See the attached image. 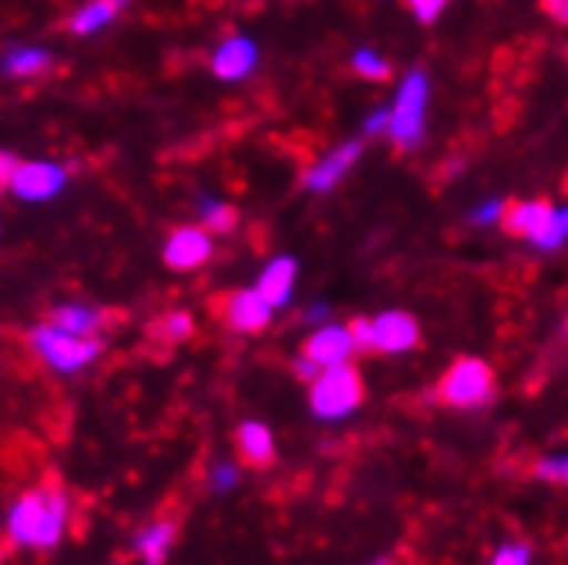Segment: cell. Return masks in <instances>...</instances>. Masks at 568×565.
<instances>
[{
  "label": "cell",
  "mask_w": 568,
  "mask_h": 565,
  "mask_svg": "<svg viewBox=\"0 0 568 565\" xmlns=\"http://www.w3.org/2000/svg\"><path fill=\"white\" fill-rule=\"evenodd\" d=\"M425 100H428V79L422 69H415L408 79L400 83L397 103L390 110V124L387 134L400 148H418L425 134Z\"/></svg>",
  "instance_id": "277c9868"
},
{
  "label": "cell",
  "mask_w": 568,
  "mask_h": 565,
  "mask_svg": "<svg viewBox=\"0 0 568 565\" xmlns=\"http://www.w3.org/2000/svg\"><path fill=\"white\" fill-rule=\"evenodd\" d=\"M210 480H213V487L220 494H230L236 483H240V466L236 463H216L213 473H210Z\"/></svg>",
  "instance_id": "484cf974"
},
{
  "label": "cell",
  "mask_w": 568,
  "mask_h": 565,
  "mask_svg": "<svg viewBox=\"0 0 568 565\" xmlns=\"http://www.w3.org/2000/svg\"><path fill=\"white\" fill-rule=\"evenodd\" d=\"M271 312H274V305L257 289L233 292L223 302V319L230 322V330H236V333H261L271 322Z\"/></svg>",
  "instance_id": "52a82bcc"
},
{
  "label": "cell",
  "mask_w": 568,
  "mask_h": 565,
  "mask_svg": "<svg viewBox=\"0 0 568 565\" xmlns=\"http://www.w3.org/2000/svg\"><path fill=\"white\" fill-rule=\"evenodd\" d=\"M34 350L42 353V360L49 363L52 371L59 374H72V371H83L87 363H93L100 356V343L93 336H75V333H65L59 326H42L34 330L31 336Z\"/></svg>",
  "instance_id": "5b68a950"
},
{
  "label": "cell",
  "mask_w": 568,
  "mask_h": 565,
  "mask_svg": "<svg viewBox=\"0 0 568 565\" xmlns=\"http://www.w3.org/2000/svg\"><path fill=\"white\" fill-rule=\"evenodd\" d=\"M545 11H548L555 21L568 24V0H545Z\"/></svg>",
  "instance_id": "d6a6232c"
},
{
  "label": "cell",
  "mask_w": 568,
  "mask_h": 565,
  "mask_svg": "<svg viewBox=\"0 0 568 565\" xmlns=\"http://www.w3.org/2000/svg\"><path fill=\"white\" fill-rule=\"evenodd\" d=\"M128 8V0H90L87 8H79L72 14V34H93L100 28H106L120 11Z\"/></svg>",
  "instance_id": "e0dca14e"
},
{
  "label": "cell",
  "mask_w": 568,
  "mask_h": 565,
  "mask_svg": "<svg viewBox=\"0 0 568 565\" xmlns=\"http://www.w3.org/2000/svg\"><path fill=\"white\" fill-rule=\"evenodd\" d=\"M359 401H363V381L349 363L326 367L312 381L308 405H312V415L322 422H339V418L353 415L359 408Z\"/></svg>",
  "instance_id": "7a4b0ae2"
},
{
  "label": "cell",
  "mask_w": 568,
  "mask_h": 565,
  "mask_svg": "<svg viewBox=\"0 0 568 565\" xmlns=\"http://www.w3.org/2000/svg\"><path fill=\"white\" fill-rule=\"evenodd\" d=\"M438 397L449 408H483L494 401V371L476 356L456 360L438 384Z\"/></svg>",
  "instance_id": "3957f363"
},
{
  "label": "cell",
  "mask_w": 568,
  "mask_h": 565,
  "mask_svg": "<svg viewBox=\"0 0 568 565\" xmlns=\"http://www.w3.org/2000/svg\"><path fill=\"white\" fill-rule=\"evenodd\" d=\"M213 254V240L206 230L199 226H182L169 236L165 244V264L175 268V271H192L199 264H206Z\"/></svg>",
  "instance_id": "ba28073f"
},
{
  "label": "cell",
  "mask_w": 568,
  "mask_h": 565,
  "mask_svg": "<svg viewBox=\"0 0 568 565\" xmlns=\"http://www.w3.org/2000/svg\"><path fill=\"white\" fill-rule=\"evenodd\" d=\"M254 69H257V46L251 38H230V42H223L213 56V72L220 79H226V83L251 75Z\"/></svg>",
  "instance_id": "8fae6325"
},
{
  "label": "cell",
  "mask_w": 568,
  "mask_h": 565,
  "mask_svg": "<svg viewBox=\"0 0 568 565\" xmlns=\"http://www.w3.org/2000/svg\"><path fill=\"white\" fill-rule=\"evenodd\" d=\"M295 271H298L295 258H274V261L264 268L261 281H257V292H261L274 309L284 305V302L292 299V289H295Z\"/></svg>",
  "instance_id": "4fadbf2b"
},
{
  "label": "cell",
  "mask_w": 568,
  "mask_h": 565,
  "mask_svg": "<svg viewBox=\"0 0 568 565\" xmlns=\"http://www.w3.org/2000/svg\"><path fill=\"white\" fill-rule=\"evenodd\" d=\"M14 172H18V158H14V154H8V151H0V192L11 189Z\"/></svg>",
  "instance_id": "f546056e"
},
{
  "label": "cell",
  "mask_w": 568,
  "mask_h": 565,
  "mask_svg": "<svg viewBox=\"0 0 568 565\" xmlns=\"http://www.w3.org/2000/svg\"><path fill=\"white\" fill-rule=\"evenodd\" d=\"M408 4H412V11L418 14L422 24H432V21H438L445 0H408Z\"/></svg>",
  "instance_id": "83f0119b"
},
{
  "label": "cell",
  "mask_w": 568,
  "mask_h": 565,
  "mask_svg": "<svg viewBox=\"0 0 568 565\" xmlns=\"http://www.w3.org/2000/svg\"><path fill=\"white\" fill-rule=\"evenodd\" d=\"M236 446H240V456L251 466H267L274 460V435L261 422H243L236 432Z\"/></svg>",
  "instance_id": "9a60e30c"
},
{
  "label": "cell",
  "mask_w": 568,
  "mask_h": 565,
  "mask_svg": "<svg viewBox=\"0 0 568 565\" xmlns=\"http://www.w3.org/2000/svg\"><path fill=\"white\" fill-rule=\"evenodd\" d=\"M69 172L62 165H52V161H18V172L11 189L28 199V203H42V199H52L65 189Z\"/></svg>",
  "instance_id": "8992f818"
},
{
  "label": "cell",
  "mask_w": 568,
  "mask_h": 565,
  "mask_svg": "<svg viewBox=\"0 0 568 565\" xmlns=\"http://www.w3.org/2000/svg\"><path fill=\"white\" fill-rule=\"evenodd\" d=\"M390 124V110H374L367 120H363V134H377Z\"/></svg>",
  "instance_id": "4dcf8cb0"
},
{
  "label": "cell",
  "mask_w": 568,
  "mask_h": 565,
  "mask_svg": "<svg viewBox=\"0 0 568 565\" xmlns=\"http://www.w3.org/2000/svg\"><path fill=\"white\" fill-rule=\"evenodd\" d=\"M305 319H308V322H326V319H329V305H312V309L305 312Z\"/></svg>",
  "instance_id": "836d02e7"
},
{
  "label": "cell",
  "mask_w": 568,
  "mask_h": 565,
  "mask_svg": "<svg viewBox=\"0 0 568 565\" xmlns=\"http://www.w3.org/2000/svg\"><path fill=\"white\" fill-rule=\"evenodd\" d=\"M371 565H390V558H377V562H371Z\"/></svg>",
  "instance_id": "e575fe53"
},
{
  "label": "cell",
  "mask_w": 568,
  "mask_h": 565,
  "mask_svg": "<svg viewBox=\"0 0 568 565\" xmlns=\"http://www.w3.org/2000/svg\"><path fill=\"white\" fill-rule=\"evenodd\" d=\"M356 346H353V336H349V330H343V326H322L318 333H312L308 340H305V356H312L322 371L326 367H336V363H349V353H353Z\"/></svg>",
  "instance_id": "30bf717a"
},
{
  "label": "cell",
  "mask_w": 568,
  "mask_h": 565,
  "mask_svg": "<svg viewBox=\"0 0 568 565\" xmlns=\"http://www.w3.org/2000/svg\"><path fill=\"white\" fill-rule=\"evenodd\" d=\"M103 322V312L90 309V305H59L52 312V326L65 330V333H75V336H93Z\"/></svg>",
  "instance_id": "d6986e66"
},
{
  "label": "cell",
  "mask_w": 568,
  "mask_h": 565,
  "mask_svg": "<svg viewBox=\"0 0 568 565\" xmlns=\"http://www.w3.org/2000/svg\"><path fill=\"white\" fill-rule=\"evenodd\" d=\"M356 158H359V141L339 144L333 154L322 158L318 165L305 175V185H308L312 192H329V189H336V182L356 165Z\"/></svg>",
  "instance_id": "7c38bea8"
},
{
  "label": "cell",
  "mask_w": 568,
  "mask_h": 565,
  "mask_svg": "<svg viewBox=\"0 0 568 565\" xmlns=\"http://www.w3.org/2000/svg\"><path fill=\"white\" fill-rule=\"evenodd\" d=\"M500 213H504V199H486L483 206L473 210V223H476V226H486V223H494Z\"/></svg>",
  "instance_id": "f1b7e54d"
},
{
  "label": "cell",
  "mask_w": 568,
  "mask_h": 565,
  "mask_svg": "<svg viewBox=\"0 0 568 565\" xmlns=\"http://www.w3.org/2000/svg\"><path fill=\"white\" fill-rule=\"evenodd\" d=\"M69 524V501L59 487L31 491L14 501L8 514V532L18 545L28 548H55Z\"/></svg>",
  "instance_id": "6da1fadb"
},
{
  "label": "cell",
  "mask_w": 568,
  "mask_h": 565,
  "mask_svg": "<svg viewBox=\"0 0 568 565\" xmlns=\"http://www.w3.org/2000/svg\"><path fill=\"white\" fill-rule=\"evenodd\" d=\"M199 216L210 233H230L236 226V210L226 203H216V199H199Z\"/></svg>",
  "instance_id": "ffe728a7"
},
{
  "label": "cell",
  "mask_w": 568,
  "mask_h": 565,
  "mask_svg": "<svg viewBox=\"0 0 568 565\" xmlns=\"http://www.w3.org/2000/svg\"><path fill=\"white\" fill-rule=\"evenodd\" d=\"M349 336H353V346L356 350H374V326L371 319H356L349 326Z\"/></svg>",
  "instance_id": "4316f807"
},
{
  "label": "cell",
  "mask_w": 568,
  "mask_h": 565,
  "mask_svg": "<svg viewBox=\"0 0 568 565\" xmlns=\"http://www.w3.org/2000/svg\"><path fill=\"white\" fill-rule=\"evenodd\" d=\"M531 558H535L531 545H524V542H507V545H500V548L494 552L490 565H531Z\"/></svg>",
  "instance_id": "d4e9b609"
},
{
  "label": "cell",
  "mask_w": 568,
  "mask_h": 565,
  "mask_svg": "<svg viewBox=\"0 0 568 565\" xmlns=\"http://www.w3.org/2000/svg\"><path fill=\"white\" fill-rule=\"evenodd\" d=\"M154 336H161L165 343H182L192 336V315L185 312H169L165 319L154 322Z\"/></svg>",
  "instance_id": "44dd1931"
},
{
  "label": "cell",
  "mask_w": 568,
  "mask_h": 565,
  "mask_svg": "<svg viewBox=\"0 0 568 565\" xmlns=\"http://www.w3.org/2000/svg\"><path fill=\"white\" fill-rule=\"evenodd\" d=\"M49 65H52V56L38 46H14L4 52V59H0V69L14 79H31L38 72H45Z\"/></svg>",
  "instance_id": "2e32d148"
},
{
  "label": "cell",
  "mask_w": 568,
  "mask_h": 565,
  "mask_svg": "<svg viewBox=\"0 0 568 565\" xmlns=\"http://www.w3.org/2000/svg\"><path fill=\"white\" fill-rule=\"evenodd\" d=\"M374 326V350L381 353H408L418 346V322L408 312H384L371 319Z\"/></svg>",
  "instance_id": "9c48e42d"
},
{
  "label": "cell",
  "mask_w": 568,
  "mask_h": 565,
  "mask_svg": "<svg viewBox=\"0 0 568 565\" xmlns=\"http://www.w3.org/2000/svg\"><path fill=\"white\" fill-rule=\"evenodd\" d=\"M568 240V210H555L551 213V220H548V226L531 240L535 248H541V251H555V248H561Z\"/></svg>",
  "instance_id": "7402d4cb"
},
{
  "label": "cell",
  "mask_w": 568,
  "mask_h": 565,
  "mask_svg": "<svg viewBox=\"0 0 568 565\" xmlns=\"http://www.w3.org/2000/svg\"><path fill=\"white\" fill-rule=\"evenodd\" d=\"M353 69H356L359 75H367V79H387V75H390V65H387L377 52H371V49H359V52L353 56Z\"/></svg>",
  "instance_id": "cb8c5ba5"
},
{
  "label": "cell",
  "mask_w": 568,
  "mask_h": 565,
  "mask_svg": "<svg viewBox=\"0 0 568 565\" xmlns=\"http://www.w3.org/2000/svg\"><path fill=\"white\" fill-rule=\"evenodd\" d=\"M551 206L548 203H517L510 213H507V230L510 233H517V236H527V240H535L545 226H548V220H551Z\"/></svg>",
  "instance_id": "ac0fdd59"
},
{
  "label": "cell",
  "mask_w": 568,
  "mask_h": 565,
  "mask_svg": "<svg viewBox=\"0 0 568 565\" xmlns=\"http://www.w3.org/2000/svg\"><path fill=\"white\" fill-rule=\"evenodd\" d=\"M0 558H4V552H0Z\"/></svg>",
  "instance_id": "d590c367"
},
{
  "label": "cell",
  "mask_w": 568,
  "mask_h": 565,
  "mask_svg": "<svg viewBox=\"0 0 568 565\" xmlns=\"http://www.w3.org/2000/svg\"><path fill=\"white\" fill-rule=\"evenodd\" d=\"M295 374H298L302 381H315V377L322 374V367H318V363H315L312 356H305V353H302V356L295 360Z\"/></svg>",
  "instance_id": "1f68e13d"
},
{
  "label": "cell",
  "mask_w": 568,
  "mask_h": 565,
  "mask_svg": "<svg viewBox=\"0 0 568 565\" xmlns=\"http://www.w3.org/2000/svg\"><path fill=\"white\" fill-rule=\"evenodd\" d=\"M175 542V524L172 521H154L134 538V552L144 565H165Z\"/></svg>",
  "instance_id": "5bb4252c"
},
{
  "label": "cell",
  "mask_w": 568,
  "mask_h": 565,
  "mask_svg": "<svg viewBox=\"0 0 568 565\" xmlns=\"http://www.w3.org/2000/svg\"><path fill=\"white\" fill-rule=\"evenodd\" d=\"M535 476L545 483H558V487H568V453H551L545 460H538Z\"/></svg>",
  "instance_id": "603a6c76"
}]
</instances>
